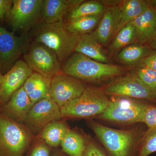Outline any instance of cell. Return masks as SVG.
<instances>
[{
	"mask_svg": "<svg viewBox=\"0 0 156 156\" xmlns=\"http://www.w3.org/2000/svg\"><path fill=\"white\" fill-rule=\"evenodd\" d=\"M62 71L79 80L97 81L119 76L123 69L119 66L99 62L76 52L64 63Z\"/></svg>",
	"mask_w": 156,
	"mask_h": 156,
	"instance_id": "obj_1",
	"label": "cell"
},
{
	"mask_svg": "<svg viewBox=\"0 0 156 156\" xmlns=\"http://www.w3.org/2000/svg\"><path fill=\"white\" fill-rule=\"evenodd\" d=\"M34 36L35 42L43 44L54 51L60 62L74 51L81 37L70 33L63 21L44 22L38 26Z\"/></svg>",
	"mask_w": 156,
	"mask_h": 156,
	"instance_id": "obj_2",
	"label": "cell"
},
{
	"mask_svg": "<svg viewBox=\"0 0 156 156\" xmlns=\"http://www.w3.org/2000/svg\"><path fill=\"white\" fill-rule=\"evenodd\" d=\"M31 137L26 126L0 114V156H22Z\"/></svg>",
	"mask_w": 156,
	"mask_h": 156,
	"instance_id": "obj_3",
	"label": "cell"
},
{
	"mask_svg": "<svg viewBox=\"0 0 156 156\" xmlns=\"http://www.w3.org/2000/svg\"><path fill=\"white\" fill-rule=\"evenodd\" d=\"M109 102L102 91L93 87H86L80 96L60 108L62 116L87 118L101 115Z\"/></svg>",
	"mask_w": 156,
	"mask_h": 156,
	"instance_id": "obj_4",
	"label": "cell"
},
{
	"mask_svg": "<svg viewBox=\"0 0 156 156\" xmlns=\"http://www.w3.org/2000/svg\"><path fill=\"white\" fill-rule=\"evenodd\" d=\"M24 58L33 71L50 80L61 69V62L55 52L41 43H33L24 54Z\"/></svg>",
	"mask_w": 156,
	"mask_h": 156,
	"instance_id": "obj_5",
	"label": "cell"
},
{
	"mask_svg": "<svg viewBox=\"0 0 156 156\" xmlns=\"http://www.w3.org/2000/svg\"><path fill=\"white\" fill-rule=\"evenodd\" d=\"M148 105L130 98L123 97L110 101L108 106L101 118L117 122H143Z\"/></svg>",
	"mask_w": 156,
	"mask_h": 156,
	"instance_id": "obj_6",
	"label": "cell"
},
{
	"mask_svg": "<svg viewBox=\"0 0 156 156\" xmlns=\"http://www.w3.org/2000/svg\"><path fill=\"white\" fill-rule=\"evenodd\" d=\"M92 128L105 146L113 156H129L135 140L131 131L116 130L94 123Z\"/></svg>",
	"mask_w": 156,
	"mask_h": 156,
	"instance_id": "obj_7",
	"label": "cell"
},
{
	"mask_svg": "<svg viewBox=\"0 0 156 156\" xmlns=\"http://www.w3.org/2000/svg\"><path fill=\"white\" fill-rule=\"evenodd\" d=\"M107 95L147 99L156 102V93L144 83L135 73L121 78L105 87Z\"/></svg>",
	"mask_w": 156,
	"mask_h": 156,
	"instance_id": "obj_8",
	"label": "cell"
},
{
	"mask_svg": "<svg viewBox=\"0 0 156 156\" xmlns=\"http://www.w3.org/2000/svg\"><path fill=\"white\" fill-rule=\"evenodd\" d=\"M62 117L60 107L51 98H48L35 103L24 122L31 133L36 134L40 133L48 124Z\"/></svg>",
	"mask_w": 156,
	"mask_h": 156,
	"instance_id": "obj_9",
	"label": "cell"
},
{
	"mask_svg": "<svg viewBox=\"0 0 156 156\" xmlns=\"http://www.w3.org/2000/svg\"><path fill=\"white\" fill-rule=\"evenodd\" d=\"M86 88L80 80L59 73L51 81V99L61 108L80 96Z\"/></svg>",
	"mask_w": 156,
	"mask_h": 156,
	"instance_id": "obj_10",
	"label": "cell"
},
{
	"mask_svg": "<svg viewBox=\"0 0 156 156\" xmlns=\"http://www.w3.org/2000/svg\"><path fill=\"white\" fill-rule=\"evenodd\" d=\"M43 0H14L8 13L14 32L33 25L41 13Z\"/></svg>",
	"mask_w": 156,
	"mask_h": 156,
	"instance_id": "obj_11",
	"label": "cell"
},
{
	"mask_svg": "<svg viewBox=\"0 0 156 156\" xmlns=\"http://www.w3.org/2000/svg\"><path fill=\"white\" fill-rule=\"evenodd\" d=\"M28 44L26 36L18 37L0 26V61L2 67H11L24 53Z\"/></svg>",
	"mask_w": 156,
	"mask_h": 156,
	"instance_id": "obj_12",
	"label": "cell"
},
{
	"mask_svg": "<svg viewBox=\"0 0 156 156\" xmlns=\"http://www.w3.org/2000/svg\"><path fill=\"white\" fill-rule=\"evenodd\" d=\"M33 73L25 61H16L10 70L0 77V97L2 104L5 105L17 90L24 85Z\"/></svg>",
	"mask_w": 156,
	"mask_h": 156,
	"instance_id": "obj_13",
	"label": "cell"
},
{
	"mask_svg": "<svg viewBox=\"0 0 156 156\" xmlns=\"http://www.w3.org/2000/svg\"><path fill=\"white\" fill-rule=\"evenodd\" d=\"M120 17L119 6H111L105 9L99 24L91 33L101 44H106L116 34Z\"/></svg>",
	"mask_w": 156,
	"mask_h": 156,
	"instance_id": "obj_14",
	"label": "cell"
},
{
	"mask_svg": "<svg viewBox=\"0 0 156 156\" xmlns=\"http://www.w3.org/2000/svg\"><path fill=\"white\" fill-rule=\"evenodd\" d=\"M33 105L30 98L23 86L4 105L3 114L17 122H22Z\"/></svg>",
	"mask_w": 156,
	"mask_h": 156,
	"instance_id": "obj_15",
	"label": "cell"
},
{
	"mask_svg": "<svg viewBox=\"0 0 156 156\" xmlns=\"http://www.w3.org/2000/svg\"><path fill=\"white\" fill-rule=\"evenodd\" d=\"M83 2L84 1L43 0L41 15L46 23L62 22L69 10L71 11Z\"/></svg>",
	"mask_w": 156,
	"mask_h": 156,
	"instance_id": "obj_16",
	"label": "cell"
},
{
	"mask_svg": "<svg viewBox=\"0 0 156 156\" xmlns=\"http://www.w3.org/2000/svg\"><path fill=\"white\" fill-rule=\"evenodd\" d=\"M133 22L136 29L137 43L149 46L156 32V9L149 4L147 9Z\"/></svg>",
	"mask_w": 156,
	"mask_h": 156,
	"instance_id": "obj_17",
	"label": "cell"
},
{
	"mask_svg": "<svg viewBox=\"0 0 156 156\" xmlns=\"http://www.w3.org/2000/svg\"><path fill=\"white\" fill-rule=\"evenodd\" d=\"M51 81L35 72L33 73L26 81L23 87L33 105L43 99L51 98Z\"/></svg>",
	"mask_w": 156,
	"mask_h": 156,
	"instance_id": "obj_18",
	"label": "cell"
},
{
	"mask_svg": "<svg viewBox=\"0 0 156 156\" xmlns=\"http://www.w3.org/2000/svg\"><path fill=\"white\" fill-rule=\"evenodd\" d=\"M101 45L92 33L87 34L81 36L74 51L95 61L109 63L108 57Z\"/></svg>",
	"mask_w": 156,
	"mask_h": 156,
	"instance_id": "obj_19",
	"label": "cell"
},
{
	"mask_svg": "<svg viewBox=\"0 0 156 156\" xmlns=\"http://www.w3.org/2000/svg\"><path fill=\"white\" fill-rule=\"evenodd\" d=\"M149 4L147 1L142 0H127L123 1L119 6L121 17L116 34L128 23L134 20L147 9Z\"/></svg>",
	"mask_w": 156,
	"mask_h": 156,
	"instance_id": "obj_20",
	"label": "cell"
},
{
	"mask_svg": "<svg viewBox=\"0 0 156 156\" xmlns=\"http://www.w3.org/2000/svg\"><path fill=\"white\" fill-rule=\"evenodd\" d=\"M102 15L83 16L68 20L65 23L66 29L71 33L83 35L92 33L97 27Z\"/></svg>",
	"mask_w": 156,
	"mask_h": 156,
	"instance_id": "obj_21",
	"label": "cell"
},
{
	"mask_svg": "<svg viewBox=\"0 0 156 156\" xmlns=\"http://www.w3.org/2000/svg\"><path fill=\"white\" fill-rule=\"evenodd\" d=\"M69 129L64 122L56 121L50 123L40 132L41 137L50 147L60 145Z\"/></svg>",
	"mask_w": 156,
	"mask_h": 156,
	"instance_id": "obj_22",
	"label": "cell"
},
{
	"mask_svg": "<svg viewBox=\"0 0 156 156\" xmlns=\"http://www.w3.org/2000/svg\"><path fill=\"white\" fill-rule=\"evenodd\" d=\"M153 51L148 45L136 43L123 48L117 57L119 61L125 64H134L141 61Z\"/></svg>",
	"mask_w": 156,
	"mask_h": 156,
	"instance_id": "obj_23",
	"label": "cell"
},
{
	"mask_svg": "<svg viewBox=\"0 0 156 156\" xmlns=\"http://www.w3.org/2000/svg\"><path fill=\"white\" fill-rule=\"evenodd\" d=\"M136 43L137 34L135 26L132 21L126 24L118 32L110 48L111 51L115 52Z\"/></svg>",
	"mask_w": 156,
	"mask_h": 156,
	"instance_id": "obj_24",
	"label": "cell"
},
{
	"mask_svg": "<svg viewBox=\"0 0 156 156\" xmlns=\"http://www.w3.org/2000/svg\"><path fill=\"white\" fill-rule=\"evenodd\" d=\"M62 150L70 156H83L86 145L83 137L75 131L69 130L61 143Z\"/></svg>",
	"mask_w": 156,
	"mask_h": 156,
	"instance_id": "obj_25",
	"label": "cell"
},
{
	"mask_svg": "<svg viewBox=\"0 0 156 156\" xmlns=\"http://www.w3.org/2000/svg\"><path fill=\"white\" fill-rule=\"evenodd\" d=\"M105 10L102 2L93 0L84 1L70 12L68 20L83 16L103 15Z\"/></svg>",
	"mask_w": 156,
	"mask_h": 156,
	"instance_id": "obj_26",
	"label": "cell"
},
{
	"mask_svg": "<svg viewBox=\"0 0 156 156\" xmlns=\"http://www.w3.org/2000/svg\"><path fill=\"white\" fill-rule=\"evenodd\" d=\"M156 152V128H148L141 139L137 156H148Z\"/></svg>",
	"mask_w": 156,
	"mask_h": 156,
	"instance_id": "obj_27",
	"label": "cell"
},
{
	"mask_svg": "<svg viewBox=\"0 0 156 156\" xmlns=\"http://www.w3.org/2000/svg\"><path fill=\"white\" fill-rule=\"evenodd\" d=\"M135 74L151 90L156 93V71L141 64L136 69Z\"/></svg>",
	"mask_w": 156,
	"mask_h": 156,
	"instance_id": "obj_28",
	"label": "cell"
},
{
	"mask_svg": "<svg viewBox=\"0 0 156 156\" xmlns=\"http://www.w3.org/2000/svg\"><path fill=\"white\" fill-rule=\"evenodd\" d=\"M143 123L149 128H156V107L149 105L146 110Z\"/></svg>",
	"mask_w": 156,
	"mask_h": 156,
	"instance_id": "obj_29",
	"label": "cell"
},
{
	"mask_svg": "<svg viewBox=\"0 0 156 156\" xmlns=\"http://www.w3.org/2000/svg\"><path fill=\"white\" fill-rule=\"evenodd\" d=\"M50 149L45 143H41L34 148L30 156H50Z\"/></svg>",
	"mask_w": 156,
	"mask_h": 156,
	"instance_id": "obj_30",
	"label": "cell"
},
{
	"mask_svg": "<svg viewBox=\"0 0 156 156\" xmlns=\"http://www.w3.org/2000/svg\"><path fill=\"white\" fill-rule=\"evenodd\" d=\"M141 64L156 71V50H154L141 61Z\"/></svg>",
	"mask_w": 156,
	"mask_h": 156,
	"instance_id": "obj_31",
	"label": "cell"
},
{
	"mask_svg": "<svg viewBox=\"0 0 156 156\" xmlns=\"http://www.w3.org/2000/svg\"><path fill=\"white\" fill-rule=\"evenodd\" d=\"M83 156H106L103 153L92 143H89L86 145Z\"/></svg>",
	"mask_w": 156,
	"mask_h": 156,
	"instance_id": "obj_32",
	"label": "cell"
},
{
	"mask_svg": "<svg viewBox=\"0 0 156 156\" xmlns=\"http://www.w3.org/2000/svg\"><path fill=\"white\" fill-rule=\"evenodd\" d=\"M13 1L0 0V20H2L11 10Z\"/></svg>",
	"mask_w": 156,
	"mask_h": 156,
	"instance_id": "obj_33",
	"label": "cell"
},
{
	"mask_svg": "<svg viewBox=\"0 0 156 156\" xmlns=\"http://www.w3.org/2000/svg\"><path fill=\"white\" fill-rule=\"evenodd\" d=\"M149 46L151 47L153 50H156V32L154 37L152 40Z\"/></svg>",
	"mask_w": 156,
	"mask_h": 156,
	"instance_id": "obj_34",
	"label": "cell"
},
{
	"mask_svg": "<svg viewBox=\"0 0 156 156\" xmlns=\"http://www.w3.org/2000/svg\"><path fill=\"white\" fill-rule=\"evenodd\" d=\"M148 2L150 5L153 6L154 8L156 9V1H149V2L148 1Z\"/></svg>",
	"mask_w": 156,
	"mask_h": 156,
	"instance_id": "obj_35",
	"label": "cell"
},
{
	"mask_svg": "<svg viewBox=\"0 0 156 156\" xmlns=\"http://www.w3.org/2000/svg\"><path fill=\"white\" fill-rule=\"evenodd\" d=\"M2 75V74H0V77ZM0 88H1V83H0ZM0 104H2V101H1V97H0Z\"/></svg>",
	"mask_w": 156,
	"mask_h": 156,
	"instance_id": "obj_36",
	"label": "cell"
},
{
	"mask_svg": "<svg viewBox=\"0 0 156 156\" xmlns=\"http://www.w3.org/2000/svg\"><path fill=\"white\" fill-rule=\"evenodd\" d=\"M1 68H2V66H1V61H0V74H1Z\"/></svg>",
	"mask_w": 156,
	"mask_h": 156,
	"instance_id": "obj_37",
	"label": "cell"
},
{
	"mask_svg": "<svg viewBox=\"0 0 156 156\" xmlns=\"http://www.w3.org/2000/svg\"></svg>",
	"mask_w": 156,
	"mask_h": 156,
	"instance_id": "obj_38",
	"label": "cell"
}]
</instances>
